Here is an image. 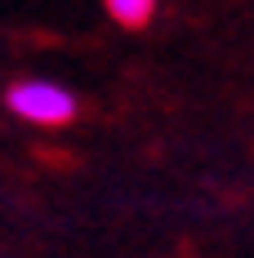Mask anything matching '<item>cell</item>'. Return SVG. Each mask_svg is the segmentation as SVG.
I'll list each match as a JSON object with an SVG mask.
<instances>
[{
	"label": "cell",
	"instance_id": "obj_2",
	"mask_svg": "<svg viewBox=\"0 0 254 258\" xmlns=\"http://www.w3.org/2000/svg\"><path fill=\"white\" fill-rule=\"evenodd\" d=\"M107 14L125 27H147L152 23V0H107Z\"/></svg>",
	"mask_w": 254,
	"mask_h": 258
},
{
	"label": "cell",
	"instance_id": "obj_1",
	"mask_svg": "<svg viewBox=\"0 0 254 258\" xmlns=\"http://www.w3.org/2000/svg\"><path fill=\"white\" fill-rule=\"evenodd\" d=\"M9 111H18L31 125H63L76 116V98L49 80H23L9 89Z\"/></svg>",
	"mask_w": 254,
	"mask_h": 258
}]
</instances>
